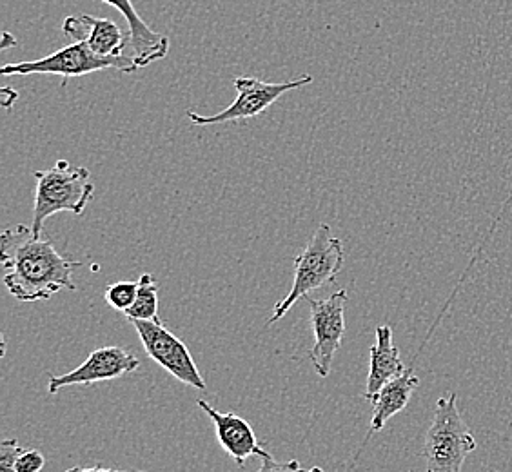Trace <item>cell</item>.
<instances>
[{"label":"cell","instance_id":"30bf717a","mask_svg":"<svg viewBox=\"0 0 512 472\" xmlns=\"http://www.w3.org/2000/svg\"><path fill=\"white\" fill-rule=\"evenodd\" d=\"M198 407L211 418L217 431V440L231 460L242 467L249 456H260L262 460L271 454L256 440L255 431L247 420L233 413H220L215 407L207 404L206 400H198Z\"/></svg>","mask_w":512,"mask_h":472},{"label":"cell","instance_id":"e0dca14e","mask_svg":"<svg viewBox=\"0 0 512 472\" xmlns=\"http://www.w3.org/2000/svg\"><path fill=\"white\" fill-rule=\"evenodd\" d=\"M22 453L19 440L11 438L0 442V472H17V456Z\"/></svg>","mask_w":512,"mask_h":472},{"label":"cell","instance_id":"9c48e42d","mask_svg":"<svg viewBox=\"0 0 512 472\" xmlns=\"http://www.w3.org/2000/svg\"><path fill=\"white\" fill-rule=\"evenodd\" d=\"M138 365L140 362L137 356L129 353L124 347H115V345L100 347L89 354L84 364H80L71 373L51 376L48 391L51 394H57L60 389L69 385H93L117 380L124 374L135 373Z\"/></svg>","mask_w":512,"mask_h":472},{"label":"cell","instance_id":"7c38bea8","mask_svg":"<svg viewBox=\"0 0 512 472\" xmlns=\"http://www.w3.org/2000/svg\"><path fill=\"white\" fill-rule=\"evenodd\" d=\"M113 6L126 19L129 28V44L133 50V59L138 69L148 68L157 60L166 59L169 53V39L151 30L144 20L140 19L131 0H102Z\"/></svg>","mask_w":512,"mask_h":472},{"label":"cell","instance_id":"44dd1931","mask_svg":"<svg viewBox=\"0 0 512 472\" xmlns=\"http://www.w3.org/2000/svg\"><path fill=\"white\" fill-rule=\"evenodd\" d=\"M64 472H146V471H124V469H106V467H100V465H95V467H71L68 471Z\"/></svg>","mask_w":512,"mask_h":472},{"label":"cell","instance_id":"2e32d148","mask_svg":"<svg viewBox=\"0 0 512 472\" xmlns=\"http://www.w3.org/2000/svg\"><path fill=\"white\" fill-rule=\"evenodd\" d=\"M137 295L138 282H131V280L115 282V284L106 287V291H104V298H106L109 307L115 309V311H122V313H126L129 307L135 304Z\"/></svg>","mask_w":512,"mask_h":472},{"label":"cell","instance_id":"ac0fdd59","mask_svg":"<svg viewBox=\"0 0 512 472\" xmlns=\"http://www.w3.org/2000/svg\"><path fill=\"white\" fill-rule=\"evenodd\" d=\"M46 465L44 454L39 449H22V453L17 456V472H40Z\"/></svg>","mask_w":512,"mask_h":472},{"label":"cell","instance_id":"7402d4cb","mask_svg":"<svg viewBox=\"0 0 512 472\" xmlns=\"http://www.w3.org/2000/svg\"><path fill=\"white\" fill-rule=\"evenodd\" d=\"M13 46H17V39L11 35L10 31H4L2 33V42H0V50H8V48H13Z\"/></svg>","mask_w":512,"mask_h":472},{"label":"cell","instance_id":"3957f363","mask_svg":"<svg viewBox=\"0 0 512 472\" xmlns=\"http://www.w3.org/2000/svg\"><path fill=\"white\" fill-rule=\"evenodd\" d=\"M35 206H33V235L42 236V227L48 218L68 211L82 215L95 195L88 168L71 166L68 160H59L53 168L35 171Z\"/></svg>","mask_w":512,"mask_h":472},{"label":"cell","instance_id":"8992f818","mask_svg":"<svg viewBox=\"0 0 512 472\" xmlns=\"http://www.w3.org/2000/svg\"><path fill=\"white\" fill-rule=\"evenodd\" d=\"M129 324L135 327L149 358H153L160 367L175 376L178 382L197 391H206V380L198 371L188 345L173 335L166 325L160 320H129Z\"/></svg>","mask_w":512,"mask_h":472},{"label":"cell","instance_id":"52a82bcc","mask_svg":"<svg viewBox=\"0 0 512 472\" xmlns=\"http://www.w3.org/2000/svg\"><path fill=\"white\" fill-rule=\"evenodd\" d=\"M311 82H313L311 75H304L300 79L289 80L282 84H273L256 77H237L235 88H237L238 97L231 106H227L224 111H220L213 117H204L195 111H188V117L195 126H217V124H226V122H235L244 118H255L266 113L267 109L271 108L282 95H286L287 91L304 88Z\"/></svg>","mask_w":512,"mask_h":472},{"label":"cell","instance_id":"8fae6325","mask_svg":"<svg viewBox=\"0 0 512 472\" xmlns=\"http://www.w3.org/2000/svg\"><path fill=\"white\" fill-rule=\"evenodd\" d=\"M62 31L73 42H84L89 50L100 57H120L126 44H129V37L122 33L113 20L84 13L77 17L71 15L64 20Z\"/></svg>","mask_w":512,"mask_h":472},{"label":"cell","instance_id":"ffe728a7","mask_svg":"<svg viewBox=\"0 0 512 472\" xmlns=\"http://www.w3.org/2000/svg\"><path fill=\"white\" fill-rule=\"evenodd\" d=\"M19 99V95H17V91L11 88H2L0 91V102H2V106L6 109H10L13 106V102Z\"/></svg>","mask_w":512,"mask_h":472},{"label":"cell","instance_id":"4fadbf2b","mask_svg":"<svg viewBox=\"0 0 512 472\" xmlns=\"http://www.w3.org/2000/svg\"><path fill=\"white\" fill-rule=\"evenodd\" d=\"M407 371L400 351L393 344V329L391 325L376 327V342L371 347V365L369 376L365 384V400L373 402L376 394L384 389L385 385L393 382L394 378L402 376Z\"/></svg>","mask_w":512,"mask_h":472},{"label":"cell","instance_id":"7a4b0ae2","mask_svg":"<svg viewBox=\"0 0 512 472\" xmlns=\"http://www.w3.org/2000/svg\"><path fill=\"white\" fill-rule=\"evenodd\" d=\"M345 262L344 244L336 238L327 224L316 229L315 235L309 240L302 255L295 258V278L291 291L284 300L275 305L273 315L269 316L267 325L278 322L287 311L300 300L306 298L311 291L320 287L335 284L336 276L342 271Z\"/></svg>","mask_w":512,"mask_h":472},{"label":"cell","instance_id":"d6986e66","mask_svg":"<svg viewBox=\"0 0 512 472\" xmlns=\"http://www.w3.org/2000/svg\"><path fill=\"white\" fill-rule=\"evenodd\" d=\"M256 472H324V469H320V467H302L298 460L276 462L273 456H269V458H264V462Z\"/></svg>","mask_w":512,"mask_h":472},{"label":"cell","instance_id":"6da1fadb","mask_svg":"<svg viewBox=\"0 0 512 472\" xmlns=\"http://www.w3.org/2000/svg\"><path fill=\"white\" fill-rule=\"evenodd\" d=\"M0 260L4 286L19 302H40L60 291H75L71 276L82 267V262L60 255L50 238L35 236L22 224L0 236Z\"/></svg>","mask_w":512,"mask_h":472},{"label":"cell","instance_id":"9a60e30c","mask_svg":"<svg viewBox=\"0 0 512 472\" xmlns=\"http://www.w3.org/2000/svg\"><path fill=\"white\" fill-rule=\"evenodd\" d=\"M128 320H160L158 318V286L155 276L146 275L138 278V295L135 304L124 313Z\"/></svg>","mask_w":512,"mask_h":472},{"label":"cell","instance_id":"ba28073f","mask_svg":"<svg viewBox=\"0 0 512 472\" xmlns=\"http://www.w3.org/2000/svg\"><path fill=\"white\" fill-rule=\"evenodd\" d=\"M311 309V327L315 335V344L311 349V360L320 378H327L333 367L335 354L338 353L345 335V305L347 291H336L325 300H315L306 296Z\"/></svg>","mask_w":512,"mask_h":472},{"label":"cell","instance_id":"5bb4252c","mask_svg":"<svg viewBox=\"0 0 512 472\" xmlns=\"http://www.w3.org/2000/svg\"><path fill=\"white\" fill-rule=\"evenodd\" d=\"M418 385H420V378L414 374L413 367H407V371L402 376L394 378L393 382H389L380 393L376 394L371 402L373 404L371 427L362 445V451L373 438V434L380 433L385 423L389 422L394 414L404 411Z\"/></svg>","mask_w":512,"mask_h":472},{"label":"cell","instance_id":"5b68a950","mask_svg":"<svg viewBox=\"0 0 512 472\" xmlns=\"http://www.w3.org/2000/svg\"><path fill=\"white\" fill-rule=\"evenodd\" d=\"M102 69H119L122 73L138 71L133 55L126 57H100L89 50L84 42H73L62 50L51 53L44 59L26 60L17 64H6L0 69L2 75H60L64 77L62 86H66L69 77H82Z\"/></svg>","mask_w":512,"mask_h":472},{"label":"cell","instance_id":"277c9868","mask_svg":"<svg viewBox=\"0 0 512 472\" xmlns=\"http://www.w3.org/2000/svg\"><path fill=\"white\" fill-rule=\"evenodd\" d=\"M474 449L473 431L458 411V394L440 398L425 434V472H462L463 463Z\"/></svg>","mask_w":512,"mask_h":472}]
</instances>
